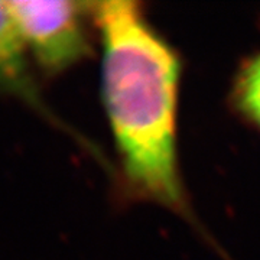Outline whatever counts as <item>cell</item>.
Returning <instances> with one entry per match:
<instances>
[{"instance_id":"obj_2","label":"cell","mask_w":260,"mask_h":260,"mask_svg":"<svg viewBox=\"0 0 260 260\" xmlns=\"http://www.w3.org/2000/svg\"><path fill=\"white\" fill-rule=\"evenodd\" d=\"M10 13L38 67L49 75L70 70L90 54L85 15L90 3L68 0H12Z\"/></svg>"},{"instance_id":"obj_3","label":"cell","mask_w":260,"mask_h":260,"mask_svg":"<svg viewBox=\"0 0 260 260\" xmlns=\"http://www.w3.org/2000/svg\"><path fill=\"white\" fill-rule=\"evenodd\" d=\"M0 93L28 104L49 120L54 119L32 77L29 54L19 35L8 2H0Z\"/></svg>"},{"instance_id":"obj_1","label":"cell","mask_w":260,"mask_h":260,"mask_svg":"<svg viewBox=\"0 0 260 260\" xmlns=\"http://www.w3.org/2000/svg\"><path fill=\"white\" fill-rule=\"evenodd\" d=\"M91 10L102 35L104 106L127 184L185 213L177 156L179 58L139 3L99 2Z\"/></svg>"},{"instance_id":"obj_4","label":"cell","mask_w":260,"mask_h":260,"mask_svg":"<svg viewBox=\"0 0 260 260\" xmlns=\"http://www.w3.org/2000/svg\"><path fill=\"white\" fill-rule=\"evenodd\" d=\"M233 102L237 110L260 129V54L246 61L236 77Z\"/></svg>"}]
</instances>
